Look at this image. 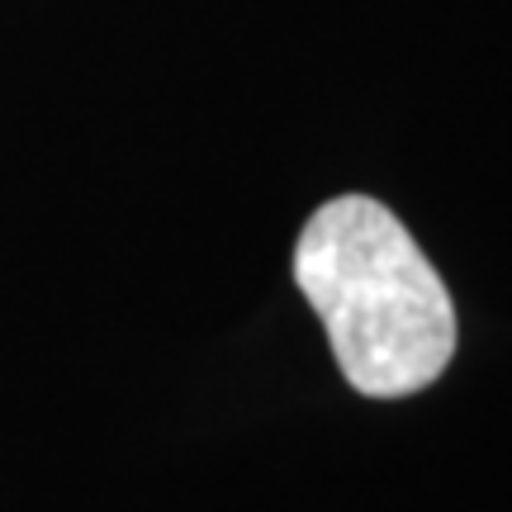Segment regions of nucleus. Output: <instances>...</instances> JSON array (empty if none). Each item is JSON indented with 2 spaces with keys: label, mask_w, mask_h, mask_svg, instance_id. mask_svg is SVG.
<instances>
[{
  "label": "nucleus",
  "mask_w": 512,
  "mask_h": 512,
  "mask_svg": "<svg viewBox=\"0 0 512 512\" xmlns=\"http://www.w3.org/2000/svg\"><path fill=\"white\" fill-rule=\"evenodd\" d=\"M294 285L323 318L332 356L366 399L441 380L460 342L456 304L413 233L370 195L328 200L294 242Z\"/></svg>",
  "instance_id": "1"
}]
</instances>
